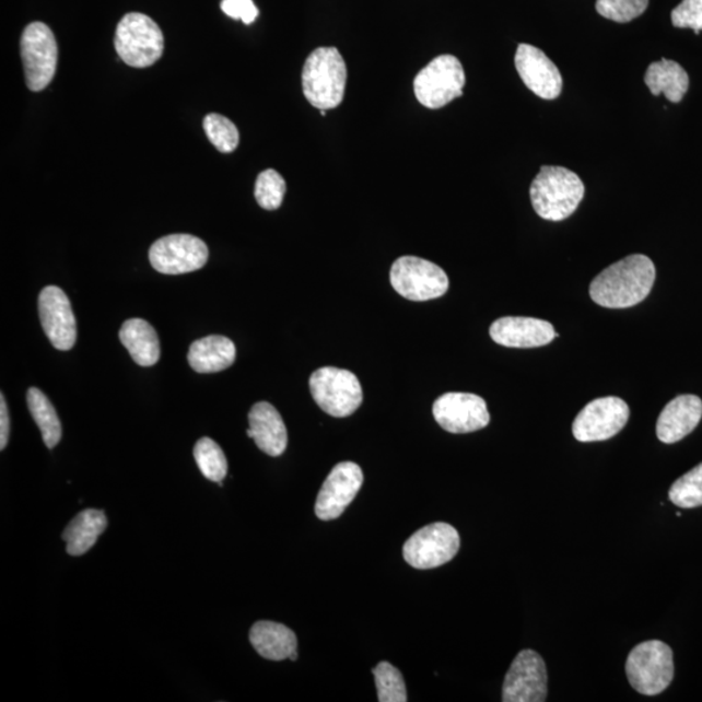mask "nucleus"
I'll return each instance as SVG.
<instances>
[{"label":"nucleus","mask_w":702,"mask_h":702,"mask_svg":"<svg viewBox=\"0 0 702 702\" xmlns=\"http://www.w3.org/2000/svg\"><path fill=\"white\" fill-rule=\"evenodd\" d=\"M250 643L259 656L270 660H297V636L286 625L260 621L250 630Z\"/></svg>","instance_id":"21"},{"label":"nucleus","mask_w":702,"mask_h":702,"mask_svg":"<svg viewBox=\"0 0 702 702\" xmlns=\"http://www.w3.org/2000/svg\"><path fill=\"white\" fill-rule=\"evenodd\" d=\"M20 47L27 87L43 92L57 73L58 45L52 31L44 23H32L25 27Z\"/></svg>","instance_id":"9"},{"label":"nucleus","mask_w":702,"mask_h":702,"mask_svg":"<svg viewBox=\"0 0 702 702\" xmlns=\"http://www.w3.org/2000/svg\"><path fill=\"white\" fill-rule=\"evenodd\" d=\"M650 0H597L596 10L616 23H630L648 9Z\"/></svg>","instance_id":"32"},{"label":"nucleus","mask_w":702,"mask_h":702,"mask_svg":"<svg viewBox=\"0 0 702 702\" xmlns=\"http://www.w3.org/2000/svg\"><path fill=\"white\" fill-rule=\"evenodd\" d=\"M669 499L680 508L702 506V464L692 468L671 485Z\"/></svg>","instance_id":"28"},{"label":"nucleus","mask_w":702,"mask_h":702,"mask_svg":"<svg viewBox=\"0 0 702 702\" xmlns=\"http://www.w3.org/2000/svg\"><path fill=\"white\" fill-rule=\"evenodd\" d=\"M433 417L443 430L451 433H471L491 422L483 398L471 394H446L433 403Z\"/></svg>","instance_id":"14"},{"label":"nucleus","mask_w":702,"mask_h":702,"mask_svg":"<svg viewBox=\"0 0 702 702\" xmlns=\"http://www.w3.org/2000/svg\"><path fill=\"white\" fill-rule=\"evenodd\" d=\"M195 458L203 477L222 487L229 472V463L222 447L210 437H203L195 446Z\"/></svg>","instance_id":"27"},{"label":"nucleus","mask_w":702,"mask_h":702,"mask_svg":"<svg viewBox=\"0 0 702 702\" xmlns=\"http://www.w3.org/2000/svg\"><path fill=\"white\" fill-rule=\"evenodd\" d=\"M646 86L653 95L665 94L672 103H679L688 92L690 79L677 61L660 59L652 63L644 78Z\"/></svg>","instance_id":"25"},{"label":"nucleus","mask_w":702,"mask_h":702,"mask_svg":"<svg viewBox=\"0 0 702 702\" xmlns=\"http://www.w3.org/2000/svg\"><path fill=\"white\" fill-rule=\"evenodd\" d=\"M625 674L633 690L645 697H656L670 686L674 678V656L669 645L651 640L635 646L625 663Z\"/></svg>","instance_id":"5"},{"label":"nucleus","mask_w":702,"mask_h":702,"mask_svg":"<svg viewBox=\"0 0 702 702\" xmlns=\"http://www.w3.org/2000/svg\"><path fill=\"white\" fill-rule=\"evenodd\" d=\"M677 27H690L694 33L702 31V0H683L671 13Z\"/></svg>","instance_id":"33"},{"label":"nucleus","mask_w":702,"mask_h":702,"mask_svg":"<svg viewBox=\"0 0 702 702\" xmlns=\"http://www.w3.org/2000/svg\"><path fill=\"white\" fill-rule=\"evenodd\" d=\"M40 325L55 349L67 351L78 340V326L67 294L58 286H46L38 300Z\"/></svg>","instance_id":"16"},{"label":"nucleus","mask_w":702,"mask_h":702,"mask_svg":"<svg viewBox=\"0 0 702 702\" xmlns=\"http://www.w3.org/2000/svg\"><path fill=\"white\" fill-rule=\"evenodd\" d=\"M222 11L226 16L241 20L246 25L256 22L259 13L253 0H223Z\"/></svg>","instance_id":"34"},{"label":"nucleus","mask_w":702,"mask_h":702,"mask_svg":"<svg viewBox=\"0 0 702 702\" xmlns=\"http://www.w3.org/2000/svg\"><path fill=\"white\" fill-rule=\"evenodd\" d=\"M656 267L642 254H633L605 268L589 286L590 299L608 308H628L648 297Z\"/></svg>","instance_id":"1"},{"label":"nucleus","mask_w":702,"mask_h":702,"mask_svg":"<svg viewBox=\"0 0 702 702\" xmlns=\"http://www.w3.org/2000/svg\"><path fill=\"white\" fill-rule=\"evenodd\" d=\"M490 335L499 346L519 349L548 346L559 337L549 321L523 316H506L495 320Z\"/></svg>","instance_id":"18"},{"label":"nucleus","mask_w":702,"mask_h":702,"mask_svg":"<svg viewBox=\"0 0 702 702\" xmlns=\"http://www.w3.org/2000/svg\"><path fill=\"white\" fill-rule=\"evenodd\" d=\"M286 183L278 171L266 169L257 178L256 199L261 209L278 210L284 201Z\"/></svg>","instance_id":"31"},{"label":"nucleus","mask_w":702,"mask_h":702,"mask_svg":"<svg viewBox=\"0 0 702 702\" xmlns=\"http://www.w3.org/2000/svg\"><path fill=\"white\" fill-rule=\"evenodd\" d=\"M363 484V471L354 463H341L334 467L316 499L315 514L320 520L339 518L353 502Z\"/></svg>","instance_id":"15"},{"label":"nucleus","mask_w":702,"mask_h":702,"mask_svg":"<svg viewBox=\"0 0 702 702\" xmlns=\"http://www.w3.org/2000/svg\"><path fill=\"white\" fill-rule=\"evenodd\" d=\"M120 341L137 364L154 366L161 358V343L156 330L147 320L129 319L121 326Z\"/></svg>","instance_id":"23"},{"label":"nucleus","mask_w":702,"mask_h":702,"mask_svg":"<svg viewBox=\"0 0 702 702\" xmlns=\"http://www.w3.org/2000/svg\"><path fill=\"white\" fill-rule=\"evenodd\" d=\"M10 414L4 396H0V449L4 451L10 437Z\"/></svg>","instance_id":"35"},{"label":"nucleus","mask_w":702,"mask_h":702,"mask_svg":"<svg viewBox=\"0 0 702 702\" xmlns=\"http://www.w3.org/2000/svg\"><path fill=\"white\" fill-rule=\"evenodd\" d=\"M106 528L107 516L102 511L89 508L75 515L61 536L67 543L68 554L79 557L89 552Z\"/></svg>","instance_id":"24"},{"label":"nucleus","mask_w":702,"mask_h":702,"mask_svg":"<svg viewBox=\"0 0 702 702\" xmlns=\"http://www.w3.org/2000/svg\"><path fill=\"white\" fill-rule=\"evenodd\" d=\"M584 192V184L575 172L554 165H543L529 190L536 213L550 222L573 215Z\"/></svg>","instance_id":"2"},{"label":"nucleus","mask_w":702,"mask_h":702,"mask_svg":"<svg viewBox=\"0 0 702 702\" xmlns=\"http://www.w3.org/2000/svg\"><path fill=\"white\" fill-rule=\"evenodd\" d=\"M115 48L124 63L148 68L162 58L163 33L153 19L143 13H128L116 27Z\"/></svg>","instance_id":"4"},{"label":"nucleus","mask_w":702,"mask_h":702,"mask_svg":"<svg viewBox=\"0 0 702 702\" xmlns=\"http://www.w3.org/2000/svg\"><path fill=\"white\" fill-rule=\"evenodd\" d=\"M466 74L463 63L453 55H442L418 73L414 92L419 103L437 109L464 94Z\"/></svg>","instance_id":"7"},{"label":"nucleus","mask_w":702,"mask_h":702,"mask_svg":"<svg viewBox=\"0 0 702 702\" xmlns=\"http://www.w3.org/2000/svg\"><path fill=\"white\" fill-rule=\"evenodd\" d=\"M27 408H30L34 422L43 433L47 447L57 446L61 438V423L57 410L43 390L31 388L26 394Z\"/></svg>","instance_id":"26"},{"label":"nucleus","mask_w":702,"mask_h":702,"mask_svg":"<svg viewBox=\"0 0 702 702\" xmlns=\"http://www.w3.org/2000/svg\"><path fill=\"white\" fill-rule=\"evenodd\" d=\"M377 690V699L381 702H406V692L402 674L389 663H381L373 670Z\"/></svg>","instance_id":"30"},{"label":"nucleus","mask_w":702,"mask_h":702,"mask_svg":"<svg viewBox=\"0 0 702 702\" xmlns=\"http://www.w3.org/2000/svg\"><path fill=\"white\" fill-rule=\"evenodd\" d=\"M348 68L336 47H319L308 55L302 71L306 100L318 109L339 107L346 96Z\"/></svg>","instance_id":"3"},{"label":"nucleus","mask_w":702,"mask_h":702,"mask_svg":"<svg viewBox=\"0 0 702 702\" xmlns=\"http://www.w3.org/2000/svg\"><path fill=\"white\" fill-rule=\"evenodd\" d=\"M150 264L164 274L201 270L209 260V247L191 234H169L155 241L149 251Z\"/></svg>","instance_id":"11"},{"label":"nucleus","mask_w":702,"mask_h":702,"mask_svg":"<svg viewBox=\"0 0 702 702\" xmlns=\"http://www.w3.org/2000/svg\"><path fill=\"white\" fill-rule=\"evenodd\" d=\"M548 698L546 663L535 651H522L507 671L502 688L504 702H543Z\"/></svg>","instance_id":"13"},{"label":"nucleus","mask_w":702,"mask_h":702,"mask_svg":"<svg viewBox=\"0 0 702 702\" xmlns=\"http://www.w3.org/2000/svg\"><path fill=\"white\" fill-rule=\"evenodd\" d=\"M630 418L629 405L618 397L597 398L577 414L573 424L577 442H605L618 435Z\"/></svg>","instance_id":"12"},{"label":"nucleus","mask_w":702,"mask_h":702,"mask_svg":"<svg viewBox=\"0 0 702 702\" xmlns=\"http://www.w3.org/2000/svg\"><path fill=\"white\" fill-rule=\"evenodd\" d=\"M702 401L698 396L683 395L665 406L657 421V437L665 444H676L699 425Z\"/></svg>","instance_id":"19"},{"label":"nucleus","mask_w":702,"mask_h":702,"mask_svg":"<svg viewBox=\"0 0 702 702\" xmlns=\"http://www.w3.org/2000/svg\"><path fill=\"white\" fill-rule=\"evenodd\" d=\"M309 390L316 405L330 417L347 418L363 401L361 382L348 370L323 367L309 377Z\"/></svg>","instance_id":"6"},{"label":"nucleus","mask_w":702,"mask_h":702,"mask_svg":"<svg viewBox=\"0 0 702 702\" xmlns=\"http://www.w3.org/2000/svg\"><path fill=\"white\" fill-rule=\"evenodd\" d=\"M515 67L529 91L542 100L559 98L563 86L561 72L540 48L519 45L515 54Z\"/></svg>","instance_id":"17"},{"label":"nucleus","mask_w":702,"mask_h":702,"mask_svg":"<svg viewBox=\"0 0 702 702\" xmlns=\"http://www.w3.org/2000/svg\"><path fill=\"white\" fill-rule=\"evenodd\" d=\"M188 361L198 374L220 373L236 361V347L229 337L212 335L191 343Z\"/></svg>","instance_id":"22"},{"label":"nucleus","mask_w":702,"mask_h":702,"mask_svg":"<svg viewBox=\"0 0 702 702\" xmlns=\"http://www.w3.org/2000/svg\"><path fill=\"white\" fill-rule=\"evenodd\" d=\"M203 129L210 142L220 153L230 154L237 149L239 142L238 129L225 116L219 114L206 116Z\"/></svg>","instance_id":"29"},{"label":"nucleus","mask_w":702,"mask_h":702,"mask_svg":"<svg viewBox=\"0 0 702 702\" xmlns=\"http://www.w3.org/2000/svg\"><path fill=\"white\" fill-rule=\"evenodd\" d=\"M247 436L259 449L271 457H280L288 445V431L280 412L271 403L258 402L249 412Z\"/></svg>","instance_id":"20"},{"label":"nucleus","mask_w":702,"mask_h":702,"mask_svg":"<svg viewBox=\"0 0 702 702\" xmlns=\"http://www.w3.org/2000/svg\"><path fill=\"white\" fill-rule=\"evenodd\" d=\"M460 547L459 534L447 523L437 522L425 526L405 542L403 559L418 570L443 566L457 555Z\"/></svg>","instance_id":"10"},{"label":"nucleus","mask_w":702,"mask_h":702,"mask_svg":"<svg viewBox=\"0 0 702 702\" xmlns=\"http://www.w3.org/2000/svg\"><path fill=\"white\" fill-rule=\"evenodd\" d=\"M390 284L403 299L424 302L443 297L449 289V278L432 261L408 256L391 266Z\"/></svg>","instance_id":"8"}]
</instances>
